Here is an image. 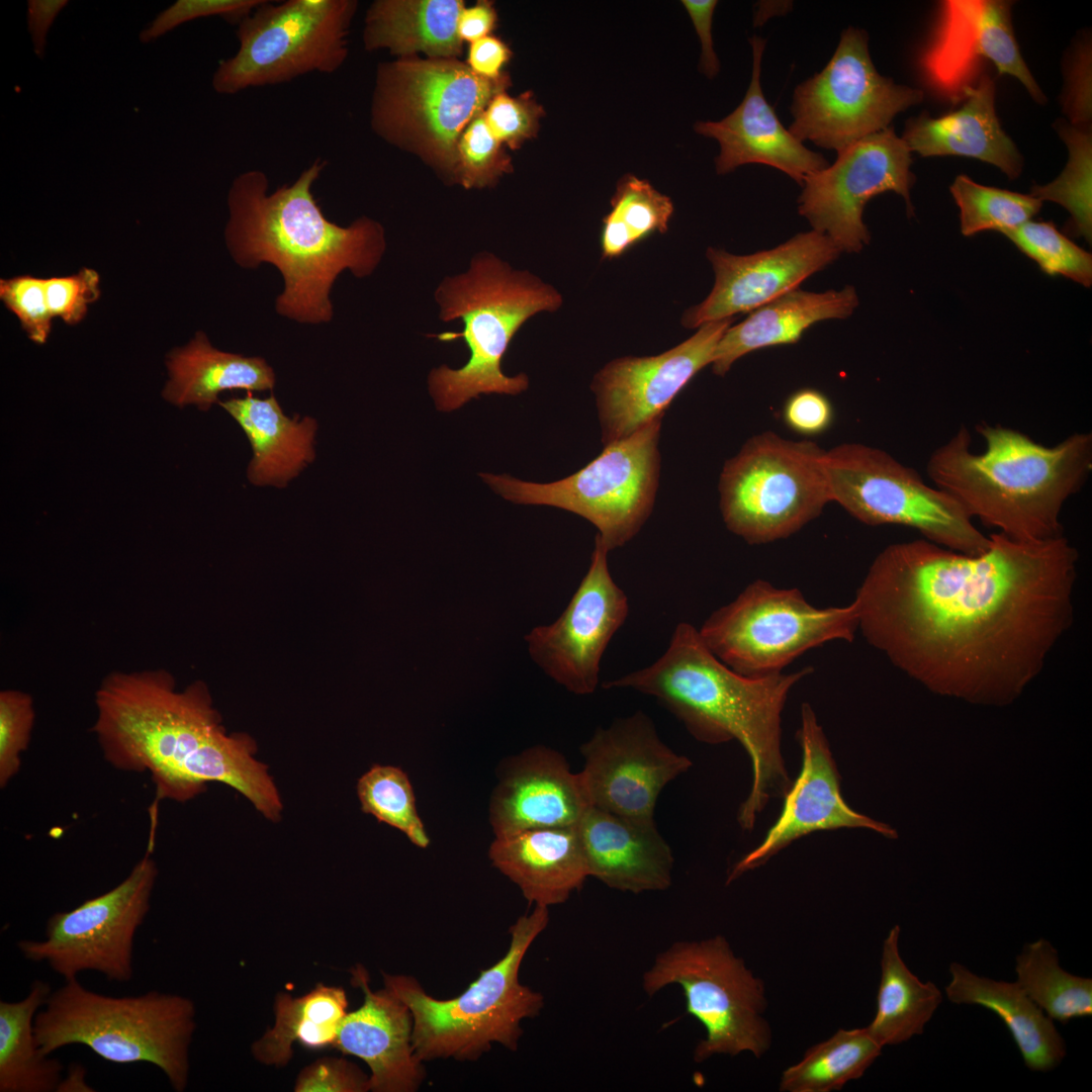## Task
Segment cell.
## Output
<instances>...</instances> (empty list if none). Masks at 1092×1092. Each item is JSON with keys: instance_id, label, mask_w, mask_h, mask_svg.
<instances>
[{"instance_id": "cell-1", "label": "cell", "mask_w": 1092, "mask_h": 1092, "mask_svg": "<svg viewBox=\"0 0 1092 1092\" xmlns=\"http://www.w3.org/2000/svg\"><path fill=\"white\" fill-rule=\"evenodd\" d=\"M1079 554L1064 536L1002 533L977 555L893 543L856 589L858 630L929 691L1003 706L1034 679L1073 623Z\"/></svg>"}, {"instance_id": "cell-2", "label": "cell", "mask_w": 1092, "mask_h": 1092, "mask_svg": "<svg viewBox=\"0 0 1092 1092\" xmlns=\"http://www.w3.org/2000/svg\"><path fill=\"white\" fill-rule=\"evenodd\" d=\"M92 731L103 758L126 772H149L158 799L186 802L210 782L244 795L267 819L282 802L254 741L226 734L206 686L178 691L166 670L114 671L95 693Z\"/></svg>"}, {"instance_id": "cell-3", "label": "cell", "mask_w": 1092, "mask_h": 1092, "mask_svg": "<svg viewBox=\"0 0 1092 1092\" xmlns=\"http://www.w3.org/2000/svg\"><path fill=\"white\" fill-rule=\"evenodd\" d=\"M325 166L315 160L272 193L266 174L249 170L234 179L228 195L224 238L233 259L245 268L274 265L284 280L276 310L303 324L330 322V293L339 274L349 269L365 277L385 251L378 222L362 216L341 226L325 216L312 194Z\"/></svg>"}, {"instance_id": "cell-4", "label": "cell", "mask_w": 1092, "mask_h": 1092, "mask_svg": "<svg viewBox=\"0 0 1092 1092\" xmlns=\"http://www.w3.org/2000/svg\"><path fill=\"white\" fill-rule=\"evenodd\" d=\"M813 672L746 676L720 661L698 629L680 622L663 654L650 665L603 684L653 697L699 741L737 740L752 765V784L738 812L742 829L751 830L772 798L792 786L782 754V713L791 690Z\"/></svg>"}, {"instance_id": "cell-5", "label": "cell", "mask_w": 1092, "mask_h": 1092, "mask_svg": "<svg viewBox=\"0 0 1092 1092\" xmlns=\"http://www.w3.org/2000/svg\"><path fill=\"white\" fill-rule=\"evenodd\" d=\"M985 449L971 450L961 427L930 455L926 470L934 486L949 494L973 519L1019 541L1063 534L1061 512L1092 471V435L1074 433L1054 446L1002 425L976 427Z\"/></svg>"}, {"instance_id": "cell-6", "label": "cell", "mask_w": 1092, "mask_h": 1092, "mask_svg": "<svg viewBox=\"0 0 1092 1092\" xmlns=\"http://www.w3.org/2000/svg\"><path fill=\"white\" fill-rule=\"evenodd\" d=\"M435 298L443 322L461 320V333H443L440 341L462 339L469 359L459 369L442 365L429 375V389L442 412L461 407L480 394L516 395L527 389L524 373L508 376L502 361L522 325L541 311L562 303L552 286L532 274L515 271L490 254L473 258L467 272L446 278Z\"/></svg>"}, {"instance_id": "cell-7", "label": "cell", "mask_w": 1092, "mask_h": 1092, "mask_svg": "<svg viewBox=\"0 0 1092 1092\" xmlns=\"http://www.w3.org/2000/svg\"><path fill=\"white\" fill-rule=\"evenodd\" d=\"M548 908L535 905L519 917L509 930L505 956L456 997L438 999L412 976L383 974L384 987L411 1011L413 1046L423 1062L476 1061L492 1043L518 1049L522 1021L539 1015L544 1006L543 995L523 985L519 973L528 949L548 925Z\"/></svg>"}, {"instance_id": "cell-8", "label": "cell", "mask_w": 1092, "mask_h": 1092, "mask_svg": "<svg viewBox=\"0 0 1092 1092\" xmlns=\"http://www.w3.org/2000/svg\"><path fill=\"white\" fill-rule=\"evenodd\" d=\"M34 1018L42 1054L83 1044L115 1064L148 1063L159 1068L177 1092L185 1090L188 1050L195 1029V1009L188 998L149 991L112 997L96 993L75 979L52 991Z\"/></svg>"}, {"instance_id": "cell-9", "label": "cell", "mask_w": 1092, "mask_h": 1092, "mask_svg": "<svg viewBox=\"0 0 1092 1092\" xmlns=\"http://www.w3.org/2000/svg\"><path fill=\"white\" fill-rule=\"evenodd\" d=\"M508 85V76L485 79L455 59L399 58L377 69L371 124L453 174L462 132Z\"/></svg>"}, {"instance_id": "cell-10", "label": "cell", "mask_w": 1092, "mask_h": 1092, "mask_svg": "<svg viewBox=\"0 0 1092 1092\" xmlns=\"http://www.w3.org/2000/svg\"><path fill=\"white\" fill-rule=\"evenodd\" d=\"M668 985L681 988L688 1014L705 1028L706 1035L694 1052L697 1063L743 1052L760 1058L769 1050L772 1037L763 1017V981L734 953L723 935L676 941L659 952L644 973L642 987L652 996Z\"/></svg>"}, {"instance_id": "cell-11", "label": "cell", "mask_w": 1092, "mask_h": 1092, "mask_svg": "<svg viewBox=\"0 0 1092 1092\" xmlns=\"http://www.w3.org/2000/svg\"><path fill=\"white\" fill-rule=\"evenodd\" d=\"M824 453L815 442L770 431L749 438L720 475L727 529L757 545L788 538L817 518L832 502Z\"/></svg>"}, {"instance_id": "cell-12", "label": "cell", "mask_w": 1092, "mask_h": 1092, "mask_svg": "<svg viewBox=\"0 0 1092 1092\" xmlns=\"http://www.w3.org/2000/svg\"><path fill=\"white\" fill-rule=\"evenodd\" d=\"M661 422L662 418L655 419L605 445L584 467L553 482H530L507 474L480 476L510 502L555 507L586 519L610 552L637 535L652 512L659 479Z\"/></svg>"}, {"instance_id": "cell-13", "label": "cell", "mask_w": 1092, "mask_h": 1092, "mask_svg": "<svg viewBox=\"0 0 1092 1092\" xmlns=\"http://www.w3.org/2000/svg\"><path fill=\"white\" fill-rule=\"evenodd\" d=\"M858 631L852 602L818 608L796 587L756 579L715 610L698 632L734 671L758 677L783 672L805 652L831 641L852 642Z\"/></svg>"}, {"instance_id": "cell-14", "label": "cell", "mask_w": 1092, "mask_h": 1092, "mask_svg": "<svg viewBox=\"0 0 1092 1092\" xmlns=\"http://www.w3.org/2000/svg\"><path fill=\"white\" fill-rule=\"evenodd\" d=\"M823 465L831 500L866 525L913 528L924 539L970 555L990 545V536L959 503L884 450L843 443L825 450Z\"/></svg>"}, {"instance_id": "cell-15", "label": "cell", "mask_w": 1092, "mask_h": 1092, "mask_svg": "<svg viewBox=\"0 0 1092 1092\" xmlns=\"http://www.w3.org/2000/svg\"><path fill=\"white\" fill-rule=\"evenodd\" d=\"M356 7L352 0H264L238 24L239 49L219 62L214 91L236 94L308 73L336 72L348 56Z\"/></svg>"}, {"instance_id": "cell-16", "label": "cell", "mask_w": 1092, "mask_h": 1092, "mask_svg": "<svg viewBox=\"0 0 1092 1092\" xmlns=\"http://www.w3.org/2000/svg\"><path fill=\"white\" fill-rule=\"evenodd\" d=\"M922 98L921 90L880 75L866 31L848 27L823 70L795 89L789 130L800 142L839 153L886 129L898 113Z\"/></svg>"}, {"instance_id": "cell-17", "label": "cell", "mask_w": 1092, "mask_h": 1092, "mask_svg": "<svg viewBox=\"0 0 1092 1092\" xmlns=\"http://www.w3.org/2000/svg\"><path fill=\"white\" fill-rule=\"evenodd\" d=\"M158 875L148 851L119 884L72 910L54 913L44 938L20 940L18 950L28 961L46 963L65 981L84 971L112 982L130 981L134 936L150 911Z\"/></svg>"}, {"instance_id": "cell-18", "label": "cell", "mask_w": 1092, "mask_h": 1092, "mask_svg": "<svg viewBox=\"0 0 1092 1092\" xmlns=\"http://www.w3.org/2000/svg\"><path fill=\"white\" fill-rule=\"evenodd\" d=\"M911 164L910 150L892 127L870 134L837 153L833 165L805 178L799 213L840 252L858 253L870 243L862 213L874 196L895 192L913 213Z\"/></svg>"}, {"instance_id": "cell-19", "label": "cell", "mask_w": 1092, "mask_h": 1092, "mask_svg": "<svg viewBox=\"0 0 1092 1092\" xmlns=\"http://www.w3.org/2000/svg\"><path fill=\"white\" fill-rule=\"evenodd\" d=\"M580 751L579 775L590 807L637 821H654L661 791L692 765L659 738L641 711L599 727Z\"/></svg>"}, {"instance_id": "cell-20", "label": "cell", "mask_w": 1092, "mask_h": 1092, "mask_svg": "<svg viewBox=\"0 0 1092 1092\" xmlns=\"http://www.w3.org/2000/svg\"><path fill=\"white\" fill-rule=\"evenodd\" d=\"M608 553L596 536L587 572L566 609L555 622L526 636L533 660L579 696L598 689L602 658L629 614L628 597L611 575Z\"/></svg>"}, {"instance_id": "cell-21", "label": "cell", "mask_w": 1092, "mask_h": 1092, "mask_svg": "<svg viewBox=\"0 0 1092 1092\" xmlns=\"http://www.w3.org/2000/svg\"><path fill=\"white\" fill-rule=\"evenodd\" d=\"M734 317L706 323L674 348L655 356L623 357L594 377L604 445L662 418L674 397L704 367Z\"/></svg>"}, {"instance_id": "cell-22", "label": "cell", "mask_w": 1092, "mask_h": 1092, "mask_svg": "<svg viewBox=\"0 0 1092 1092\" xmlns=\"http://www.w3.org/2000/svg\"><path fill=\"white\" fill-rule=\"evenodd\" d=\"M1011 3L999 0H948L941 3L934 35L920 66L929 84L956 103L975 84L983 60L1000 74L1018 79L1037 102L1044 96L1020 55L1011 20Z\"/></svg>"}, {"instance_id": "cell-23", "label": "cell", "mask_w": 1092, "mask_h": 1092, "mask_svg": "<svg viewBox=\"0 0 1092 1092\" xmlns=\"http://www.w3.org/2000/svg\"><path fill=\"white\" fill-rule=\"evenodd\" d=\"M801 724L796 737L802 749L798 778L783 797L780 816L763 840L737 861L727 883L764 864L793 841L815 831L867 828L897 838L891 826L851 809L840 792V775L825 733L812 706L801 705Z\"/></svg>"}, {"instance_id": "cell-24", "label": "cell", "mask_w": 1092, "mask_h": 1092, "mask_svg": "<svg viewBox=\"0 0 1092 1092\" xmlns=\"http://www.w3.org/2000/svg\"><path fill=\"white\" fill-rule=\"evenodd\" d=\"M824 235L800 233L782 245L751 255H733L709 248L707 258L715 283L700 304L682 316L688 329L751 312L781 295L797 289L811 275L823 270L840 255Z\"/></svg>"}, {"instance_id": "cell-25", "label": "cell", "mask_w": 1092, "mask_h": 1092, "mask_svg": "<svg viewBox=\"0 0 1092 1092\" xmlns=\"http://www.w3.org/2000/svg\"><path fill=\"white\" fill-rule=\"evenodd\" d=\"M590 807L579 772L545 746L504 763L492 792L489 821L495 837L531 829L575 826Z\"/></svg>"}, {"instance_id": "cell-26", "label": "cell", "mask_w": 1092, "mask_h": 1092, "mask_svg": "<svg viewBox=\"0 0 1092 1092\" xmlns=\"http://www.w3.org/2000/svg\"><path fill=\"white\" fill-rule=\"evenodd\" d=\"M351 982L364 994L363 1004L347 1013L334 1046L364 1061L374 1092H414L426 1078L424 1062L416 1055L408 1007L386 987L373 991L362 966L351 970Z\"/></svg>"}, {"instance_id": "cell-27", "label": "cell", "mask_w": 1092, "mask_h": 1092, "mask_svg": "<svg viewBox=\"0 0 1092 1092\" xmlns=\"http://www.w3.org/2000/svg\"><path fill=\"white\" fill-rule=\"evenodd\" d=\"M749 41L752 74L742 102L719 121L696 123L695 130L719 143L720 154L715 160L718 174L757 163L777 168L802 185L809 174L827 167L828 162L823 155L806 148L780 121L760 85L765 40L753 35Z\"/></svg>"}, {"instance_id": "cell-28", "label": "cell", "mask_w": 1092, "mask_h": 1092, "mask_svg": "<svg viewBox=\"0 0 1092 1092\" xmlns=\"http://www.w3.org/2000/svg\"><path fill=\"white\" fill-rule=\"evenodd\" d=\"M589 877L639 894L666 890L673 855L655 822L637 821L589 807L577 824Z\"/></svg>"}, {"instance_id": "cell-29", "label": "cell", "mask_w": 1092, "mask_h": 1092, "mask_svg": "<svg viewBox=\"0 0 1092 1092\" xmlns=\"http://www.w3.org/2000/svg\"><path fill=\"white\" fill-rule=\"evenodd\" d=\"M956 111L932 118L927 114L907 121L903 141L922 157L963 156L990 163L1009 178L1019 176L1023 160L1002 129L995 111V85L982 75L964 90Z\"/></svg>"}, {"instance_id": "cell-30", "label": "cell", "mask_w": 1092, "mask_h": 1092, "mask_svg": "<svg viewBox=\"0 0 1092 1092\" xmlns=\"http://www.w3.org/2000/svg\"><path fill=\"white\" fill-rule=\"evenodd\" d=\"M488 855L534 905L564 903L589 877L577 825L495 837Z\"/></svg>"}, {"instance_id": "cell-31", "label": "cell", "mask_w": 1092, "mask_h": 1092, "mask_svg": "<svg viewBox=\"0 0 1092 1092\" xmlns=\"http://www.w3.org/2000/svg\"><path fill=\"white\" fill-rule=\"evenodd\" d=\"M857 305L858 296L852 286L824 292L791 290L752 310L724 333L713 355V372L723 376L744 355L795 344L816 323L846 318Z\"/></svg>"}, {"instance_id": "cell-32", "label": "cell", "mask_w": 1092, "mask_h": 1092, "mask_svg": "<svg viewBox=\"0 0 1092 1092\" xmlns=\"http://www.w3.org/2000/svg\"><path fill=\"white\" fill-rule=\"evenodd\" d=\"M947 999L954 1004L979 1005L994 1012L1008 1028L1025 1066L1048 1072L1064 1060L1067 1049L1062 1035L1016 982L981 977L959 963L949 966Z\"/></svg>"}, {"instance_id": "cell-33", "label": "cell", "mask_w": 1092, "mask_h": 1092, "mask_svg": "<svg viewBox=\"0 0 1092 1092\" xmlns=\"http://www.w3.org/2000/svg\"><path fill=\"white\" fill-rule=\"evenodd\" d=\"M219 404L239 423L253 449L248 477L257 485H284L314 458L316 423L284 415L276 397L248 395Z\"/></svg>"}, {"instance_id": "cell-34", "label": "cell", "mask_w": 1092, "mask_h": 1092, "mask_svg": "<svg viewBox=\"0 0 1092 1092\" xmlns=\"http://www.w3.org/2000/svg\"><path fill=\"white\" fill-rule=\"evenodd\" d=\"M460 0H378L365 17L366 50L386 49L399 58L418 52L431 59H452L462 52L457 24Z\"/></svg>"}, {"instance_id": "cell-35", "label": "cell", "mask_w": 1092, "mask_h": 1092, "mask_svg": "<svg viewBox=\"0 0 1092 1092\" xmlns=\"http://www.w3.org/2000/svg\"><path fill=\"white\" fill-rule=\"evenodd\" d=\"M166 366L169 379L163 396L179 406L196 404L205 411L221 391H263L275 384L274 371L263 358L219 351L203 332H197L184 347L172 350Z\"/></svg>"}, {"instance_id": "cell-36", "label": "cell", "mask_w": 1092, "mask_h": 1092, "mask_svg": "<svg viewBox=\"0 0 1092 1092\" xmlns=\"http://www.w3.org/2000/svg\"><path fill=\"white\" fill-rule=\"evenodd\" d=\"M899 937L900 927L895 925L883 942L877 1011L867 1026L883 1048L921 1034L942 1002L934 983L920 981L908 969L900 956Z\"/></svg>"}, {"instance_id": "cell-37", "label": "cell", "mask_w": 1092, "mask_h": 1092, "mask_svg": "<svg viewBox=\"0 0 1092 1092\" xmlns=\"http://www.w3.org/2000/svg\"><path fill=\"white\" fill-rule=\"evenodd\" d=\"M52 992L35 980L20 1001H0V1092H55L63 1079V1064L39 1050L34 1018Z\"/></svg>"}, {"instance_id": "cell-38", "label": "cell", "mask_w": 1092, "mask_h": 1092, "mask_svg": "<svg viewBox=\"0 0 1092 1092\" xmlns=\"http://www.w3.org/2000/svg\"><path fill=\"white\" fill-rule=\"evenodd\" d=\"M347 1006L346 992L341 987L317 984L296 998L278 994L275 1024L254 1043L255 1058L266 1065L283 1066L292 1056L294 1041L312 1050L334 1046Z\"/></svg>"}, {"instance_id": "cell-39", "label": "cell", "mask_w": 1092, "mask_h": 1092, "mask_svg": "<svg viewBox=\"0 0 1092 1092\" xmlns=\"http://www.w3.org/2000/svg\"><path fill=\"white\" fill-rule=\"evenodd\" d=\"M883 1046L867 1027L839 1029L811 1046L801 1061L787 1068L780 1080L784 1092H830L860 1078L881 1055Z\"/></svg>"}, {"instance_id": "cell-40", "label": "cell", "mask_w": 1092, "mask_h": 1092, "mask_svg": "<svg viewBox=\"0 0 1092 1092\" xmlns=\"http://www.w3.org/2000/svg\"><path fill=\"white\" fill-rule=\"evenodd\" d=\"M1016 983L1054 1021L1092 1015V980L1065 971L1057 949L1044 939L1023 945L1016 957Z\"/></svg>"}, {"instance_id": "cell-41", "label": "cell", "mask_w": 1092, "mask_h": 1092, "mask_svg": "<svg viewBox=\"0 0 1092 1092\" xmlns=\"http://www.w3.org/2000/svg\"><path fill=\"white\" fill-rule=\"evenodd\" d=\"M601 234L603 257L614 259L654 233H665L673 212L669 197L633 175L618 183Z\"/></svg>"}, {"instance_id": "cell-42", "label": "cell", "mask_w": 1092, "mask_h": 1092, "mask_svg": "<svg viewBox=\"0 0 1092 1092\" xmlns=\"http://www.w3.org/2000/svg\"><path fill=\"white\" fill-rule=\"evenodd\" d=\"M950 193L960 208L965 236L990 230L1005 234L1030 220L1042 205L1030 194L981 185L966 175L957 176Z\"/></svg>"}, {"instance_id": "cell-43", "label": "cell", "mask_w": 1092, "mask_h": 1092, "mask_svg": "<svg viewBox=\"0 0 1092 1092\" xmlns=\"http://www.w3.org/2000/svg\"><path fill=\"white\" fill-rule=\"evenodd\" d=\"M357 794L363 812L401 831L420 848L430 837L418 813L413 786L406 774L392 765H373L358 781Z\"/></svg>"}, {"instance_id": "cell-44", "label": "cell", "mask_w": 1092, "mask_h": 1092, "mask_svg": "<svg viewBox=\"0 0 1092 1092\" xmlns=\"http://www.w3.org/2000/svg\"><path fill=\"white\" fill-rule=\"evenodd\" d=\"M1061 134L1069 148V161L1062 174L1053 182L1034 186L1030 195L1057 202L1069 210L1072 231L1091 241L1092 199L1091 134L1074 127H1062Z\"/></svg>"}, {"instance_id": "cell-45", "label": "cell", "mask_w": 1092, "mask_h": 1092, "mask_svg": "<svg viewBox=\"0 0 1092 1092\" xmlns=\"http://www.w3.org/2000/svg\"><path fill=\"white\" fill-rule=\"evenodd\" d=\"M1049 275H1062L1090 287L1092 257L1052 222L1028 220L1004 234Z\"/></svg>"}, {"instance_id": "cell-46", "label": "cell", "mask_w": 1092, "mask_h": 1092, "mask_svg": "<svg viewBox=\"0 0 1092 1092\" xmlns=\"http://www.w3.org/2000/svg\"><path fill=\"white\" fill-rule=\"evenodd\" d=\"M511 170L510 157L488 128L483 112L466 126L457 144L452 176L465 188L491 185Z\"/></svg>"}, {"instance_id": "cell-47", "label": "cell", "mask_w": 1092, "mask_h": 1092, "mask_svg": "<svg viewBox=\"0 0 1092 1092\" xmlns=\"http://www.w3.org/2000/svg\"><path fill=\"white\" fill-rule=\"evenodd\" d=\"M35 720L31 696L23 691L0 692V787L19 772L21 756L28 748Z\"/></svg>"}, {"instance_id": "cell-48", "label": "cell", "mask_w": 1092, "mask_h": 1092, "mask_svg": "<svg viewBox=\"0 0 1092 1092\" xmlns=\"http://www.w3.org/2000/svg\"><path fill=\"white\" fill-rule=\"evenodd\" d=\"M0 298L19 321L28 339L42 345L52 331V315L46 296L44 278L18 275L0 281Z\"/></svg>"}, {"instance_id": "cell-49", "label": "cell", "mask_w": 1092, "mask_h": 1092, "mask_svg": "<svg viewBox=\"0 0 1092 1092\" xmlns=\"http://www.w3.org/2000/svg\"><path fill=\"white\" fill-rule=\"evenodd\" d=\"M542 114V107L529 93L515 98L503 91L490 99L483 118L502 145L516 150L537 133Z\"/></svg>"}, {"instance_id": "cell-50", "label": "cell", "mask_w": 1092, "mask_h": 1092, "mask_svg": "<svg viewBox=\"0 0 1092 1092\" xmlns=\"http://www.w3.org/2000/svg\"><path fill=\"white\" fill-rule=\"evenodd\" d=\"M264 0H178L161 11L139 34V40L151 43L179 25L202 17L220 16L239 24Z\"/></svg>"}, {"instance_id": "cell-51", "label": "cell", "mask_w": 1092, "mask_h": 1092, "mask_svg": "<svg viewBox=\"0 0 1092 1092\" xmlns=\"http://www.w3.org/2000/svg\"><path fill=\"white\" fill-rule=\"evenodd\" d=\"M100 277L91 268L67 275L44 278L47 302L54 317L68 325L80 323L89 305L100 296Z\"/></svg>"}, {"instance_id": "cell-52", "label": "cell", "mask_w": 1092, "mask_h": 1092, "mask_svg": "<svg viewBox=\"0 0 1092 1092\" xmlns=\"http://www.w3.org/2000/svg\"><path fill=\"white\" fill-rule=\"evenodd\" d=\"M370 1090L369 1077L344 1059H322L299 1074L297 1092H364Z\"/></svg>"}, {"instance_id": "cell-53", "label": "cell", "mask_w": 1092, "mask_h": 1092, "mask_svg": "<svg viewBox=\"0 0 1092 1092\" xmlns=\"http://www.w3.org/2000/svg\"><path fill=\"white\" fill-rule=\"evenodd\" d=\"M783 419L789 429L803 436H816L827 431L834 419L829 398L815 388L793 392L783 407Z\"/></svg>"}, {"instance_id": "cell-54", "label": "cell", "mask_w": 1092, "mask_h": 1092, "mask_svg": "<svg viewBox=\"0 0 1092 1092\" xmlns=\"http://www.w3.org/2000/svg\"><path fill=\"white\" fill-rule=\"evenodd\" d=\"M681 3L691 16L702 43L700 69L708 78H713L720 68L712 39V19L717 1L682 0Z\"/></svg>"}, {"instance_id": "cell-55", "label": "cell", "mask_w": 1092, "mask_h": 1092, "mask_svg": "<svg viewBox=\"0 0 1092 1092\" xmlns=\"http://www.w3.org/2000/svg\"><path fill=\"white\" fill-rule=\"evenodd\" d=\"M510 57L511 51L504 41L487 35L471 43L468 67L480 77L497 80L505 76L502 69Z\"/></svg>"}, {"instance_id": "cell-56", "label": "cell", "mask_w": 1092, "mask_h": 1092, "mask_svg": "<svg viewBox=\"0 0 1092 1092\" xmlns=\"http://www.w3.org/2000/svg\"><path fill=\"white\" fill-rule=\"evenodd\" d=\"M67 0H28L26 22L33 53L43 60L48 32L59 13L68 5Z\"/></svg>"}, {"instance_id": "cell-57", "label": "cell", "mask_w": 1092, "mask_h": 1092, "mask_svg": "<svg viewBox=\"0 0 1092 1092\" xmlns=\"http://www.w3.org/2000/svg\"><path fill=\"white\" fill-rule=\"evenodd\" d=\"M496 22V14L491 3L481 1L461 11L457 32L459 38L471 43L487 36Z\"/></svg>"}, {"instance_id": "cell-58", "label": "cell", "mask_w": 1092, "mask_h": 1092, "mask_svg": "<svg viewBox=\"0 0 1092 1092\" xmlns=\"http://www.w3.org/2000/svg\"><path fill=\"white\" fill-rule=\"evenodd\" d=\"M85 1076L86 1071L84 1067L79 1064L71 1065L66 1077H63L57 1091H93V1089L86 1084Z\"/></svg>"}]
</instances>
